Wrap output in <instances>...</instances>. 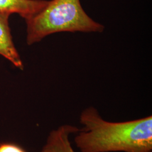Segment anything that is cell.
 <instances>
[{
	"label": "cell",
	"instance_id": "cell-1",
	"mask_svg": "<svg viewBox=\"0 0 152 152\" xmlns=\"http://www.w3.org/2000/svg\"><path fill=\"white\" fill-rule=\"evenodd\" d=\"M83 127L75 142L81 152H150L152 150V117L112 122L104 120L90 107L81 113Z\"/></svg>",
	"mask_w": 152,
	"mask_h": 152
},
{
	"label": "cell",
	"instance_id": "cell-2",
	"mask_svg": "<svg viewBox=\"0 0 152 152\" xmlns=\"http://www.w3.org/2000/svg\"><path fill=\"white\" fill-rule=\"evenodd\" d=\"M26 22L28 45L57 33H102L105 29L87 15L80 0L48 1L42 10Z\"/></svg>",
	"mask_w": 152,
	"mask_h": 152
},
{
	"label": "cell",
	"instance_id": "cell-3",
	"mask_svg": "<svg viewBox=\"0 0 152 152\" xmlns=\"http://www.w3.org/2000/svg\"><path fill=\"white\" fill-rule=\"evenodd\" d=\"M10 14L0 12V55L16 68L23 70L24 65L14 44L9 24Z\"/></svg>",
	"mask_w": 152,
	"mask_h": 152
},
{
	"label": "cell",
	"instance_id": "cell-4",
	"mask_svg": "<svg viewBox=\"0 0 152 152\" xmlns=\"http://www.w3.org/2000/svg\"><path fill=\"white\" fill-rule=\"evenodd\" d=\"M46 0H0V12L17 14L27 20L47 5Z\"/></svg>",
	"mask_w": 152,
	"mask_h": 152
},
{
	"label": "cell",
	"instance_id": "cell-5",
	"mask_svg": "<svg viewBox=\"0 0 152 152\" xmlns=\"http://www.w3.org/2000/svg\"><path fill=\"white\" fill-rule=\"evenodd\" d=\"M79 129L70 125L60 126L50 134L42 152H76L72 146L69 136Z\"/></svg>",
	"mask_w": 152,
	"mask_h": 152
},
{
	"label": "cell",
	"instance_id": "cell-6",
	"mask_svg": "<svg viewBox=\"0 0 152 152\" xmlns=\"http://www.w3.org/2000/svg\"><path fill=\"white\" fill-rule=\"evenodd\" d=\"M0 152H28L24 148L15 142L3 141L0 142Z\"/></svg>",
	"mask_w": 152,
	"mask_h": 152
},
{
	"label": "cell",
	"instance_id": "cell-7",
	"mask_svg": "<svg viewBox=\"0 0 152 152\" xmlns=\"http://www.w3.org/2000/svg\"></svg>",
	"mask_w": 152,
	"mask_h": 152
}]
</instances>
